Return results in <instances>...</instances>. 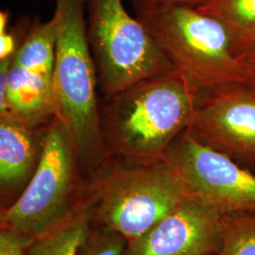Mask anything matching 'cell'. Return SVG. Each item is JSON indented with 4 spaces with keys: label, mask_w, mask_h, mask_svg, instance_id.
I'll list each match as a JSON object with an SVG mask.
<instances>
[{
    "label": "cell",
    "mask_w": 255,
    "mask_h": 255,
    "mask_svg": "<svg viewBox=\"0 0 255 255\" xmlns=\"http://www.w3.org/2000/svg\"><path fill=\"white\" fill-rule=\"evenodd\" d=\"M205 90L178 69L101 99V130L121 162L163 160L190 124Z\"/></svg>",
    "instance_id": "cell-1"
},
{
    "label": "cell",
    "mask_w": 255,
    "mask_h": 255,
    "mask_svg": "<svg viewBox=\"0 0 255 255\" xmlns=\"http://www.w3.org/2000/svg\"><path fill=\"white\" fill-rule=\"evenodd\" d=\"M87 0H55V118L67 130L89 181L117 162L101 130L98 70L86 24Z\"/></svg>",
    "instance_id": "cell-2"
},
{
    "label": "cell",
    "mask_w": 255,
    "mask_h": 255,
    "mask_svg": "<svg viewBox=\"0 0 255 255\" xmlns=\"http://www.w3.org/2000/svg\"><path fill=\"white\" fill-rule=\"evenodd\" d=\"M174 67L205 91L249 82L246 65L233 52L223 25L184 5L135 9Z\"/></svg>",
    "instance_id": "cell-3"
},
{
    "label": "cell",
    "mask_w": 255,
    "mask_h": 255,
    "mask_svg": "<svg viewBox=\"0 0 255 255\" xmlns=\"http://www.w3.org/2000/svg\"><path fill=\"white\" fill-rule=\"evenodd\" d=\"M94 226L118 232L133 241L187 198L182 182L164 160L118 161L89 184Z\"/></svg>",
    "instance_id": "cell-4"
},
{
    "label": "cell",
    "mask_w": 255,
    "mask_h": 255,
    "mask_svg": "<svg viewBox=\"0 0 255 255\" xmlns=\"http://www.w3.org/2000/svg\"><path fill=\"white\" fill-rule=\"evenodd\" d=\"M90 181L60 120H51L43 154L27 187L1 210L0 230L33 240L55 228L85 198Z\"/></svg>",
    "instance_id": "cell-5"
},
{
    "label": "cell",
    "mask_w": 255,
    "mask_h": 255,
    "mask_svg": "<svg viewBox=\"0 0 255 255\" xmlns=\"http://www.w3.org/2000/svg\"><path fill=\"white\" fill-rule=\"evenodd\" d=\"M89 44L103 97L176 69L123 0H87Z\"/></svg>",
    "instance_id": "cell-6"
},
{
    "label": "cell",
    "mask_w": 255,
    "mask_h": 255,
    "mask_svg": "<svg viewBox=\"0 0 255 255\" xmlns=\"http://www.w3.org/2000/svg\"><path fill=\"white\" fill-rule=\"evenodd\" d=\"M56 21L33 23L12 57L0 61V115L32 127L55 117Z\"/></svg>",
    "instance_id": "cell-7"
},
{
    "label": "cell",
    "mask_w": 255,
    "mask_h": 255,
    "mask_svg": "<svg viewBox=\"0 0 255 255\" xmlns=\"http://www.w3.org/2000/svg\"><path fill=\"white\" fill-rule=\"evenodd\" d=\"M164 162L187 196L222 216L255 215V173L203 145L184 130L165 152Z\"/></svg>",
    "instance_id": "cell-8"
},
{
    "label": "cell",
    "mask_w": 255,
    "mask_h": 255,
    "mask_svg": "<svg viewBox=\"0 0 255 255\" xmlns=\"http://www.w3.org/2000/svg\"><path fill=\"white\" fill-rule=\"evenodd\" d=\"M186 130L255 173V90L251 86L205 92Z\"/></svg>",
    "instance_id": "cell-9"
},
{
    "label": "cell",
    "mask_w": 255,
    "mask_h": 255,
    "mask_svg": "<svg viewBox=\"0 0 255 255\" xmlns=\"http://www.w3.org/2000/svg\"><path fill=\"white\" fill-rule=\"evenodd\" d=\"M223 216L187 198L143 236L128 242L125 255L218 254Z\"/></svg>",
    "instance_id": "cell-10"
},
{
    "label": "cell",
    "mask_w": 255,
    "mask_h": 255,
    "mask_svg": "<svg viewBox=\"0 0 255 255\" xmlns=\"http://www.w3.org/2000/svg\"><path fill=\"white\" fill-rule=\"evenodd\" d=\"M49 124L32 127L9 115H0L1 210L18 199L35 173Z\"/></svg>",
    "instance_id": "cell-11"
},
{
    "label": "cell",
    "mask_w": 255,
    "mask_h": 255,
    "mask_svg": "<svg viewBox=\"0 0 255 255\" xmlns=\"http://www.w3.org/2000/svg\"><path fill=\"white\" fill-rule=\"evenodd\" d=\"M94 207L89 187L85 198L55 228L31 240L27 255H78L94 227Z\"/></svg>",
    "instance_id": "cell-12"
},
{
    "label": "cell",
    "mask_w": 255,
    "mask_h": 255,
    "mask_svg": "<svg viewBox=\"0 0 255 255\" xmlns=\"http://www.w3.org/2000/svg\"><path fill=\"white\" fill-rule=\"evenodd\" d=\"M197 9L223 25L237 57L255 52V0H207Z\"/></svg>",
    "instance_id": "cell-13"
},
{
    "label": "cell",
    "mask_w": 255,
    "mask_h": 255,
    "mask_svg": "<svg viewBox=\"0 0 255 255\" xmlns=\"http://www.w3.org/2000/svg\"><path fill=\"white\" fill-rule=\"evenodd\" d=\"M218 255H255V215L223 216Z\"/></svg>",
    "instance_id": "cell-14"
},
{
    "label": "cell",
    "mask_w": 255,
    "mask_h": 255,
    "mask_svg": "<svg viewBox=\"0 0 255 255\" xmlns=\"http://www.w3.org/2000/svg\"><path fill=\"white\" fill-rule=\"evenodd\" d=\"M128 241L110 229L94 226L78 255H125Z\"/></svg>",
    "instance_id": "cell-15"
},
{
    "label": "cell",
    "mask_w": 255,
    "mask_h": 255,
    "mask_svg": "<svg viewBox=\"0 0 255 255\" xmlns=\"http://www.w3.org/2000/svg\"><path fill=\"white\" fill-rule=\"evenodd\" d=\"M31 240L6 230H0V255H27Z\"/></svg>",
    "instance_id": "cell-16"
},
{
    "label": "cell",
    "mask_w": 255,
    "mask_h": 255,
    "mask_svg": "<svg viewBox=\"0 0 255 255\" xmlns=\"http://www.w3.org/2000/svg\"><path fill=\"white\" fill-rule=\"evenodd\" d=\"M135 9L152 7L158 5H184L191 7H199L207 0H128Z\"/></svg>",
    "instance_id": "cell-17"
},
{
    "label": "cell",
    "mask_w": 255,
    "mask_h": 255,
    "mask_svg": "<svg viewBox=\"0 0 255 255\" xmlns=\"http://www.w3.org/2000/svg\"><path fill=\"white\" fill-rule=\"evenodd\" d=\"M18 41L15 35L8 31L0 32V61L12 57L19 46Z\"/></svg>",
    "instance_id": "cell-18"
},
{
    "label": "cell",
    "mask_w": 255,
    "mask_h": 255,
    "mask_svg": "<svg viewBox=\"0 0 255 255\" xmlns=\"http://www.w3.org/2000/svg\"><path fill=\"white\" fill-rule=\"evenodd\" d=\"M246 65L249 82L248 85L255 90V52L241 58Z\"/></svg>",
    "instance_id": "cell-19"
},
{
    "label": "cell",
    "mask_w": 255,
    "mask_h": 255,
    "mask_svg": "<svg viewBox=\"0 0 255 255\" xmlns=\"http://www.w3.org/2000/svg\"><path fill=\"white\" fill-rule=\"evenodd\" d=\"M9 18V14L8 11L2 10L0 12V32H4L7 30Z\"/></svg>",
    "instance_id": "cell-20"
},
{
    "label": "cell",
    "mask_w": 255,
    "mask_h": 255,
    "mask_svg": "<svg viewBox=\"0 0 255 255\" xmlns=\"http://www.w3.org/2000/svg\"><path fill=\"white\" fill-rule=\"evenodd\" d=\"M218 255V254H210V255Z\"/></svg>",
    "instance_id": "cell-21"
}]
</instances>
